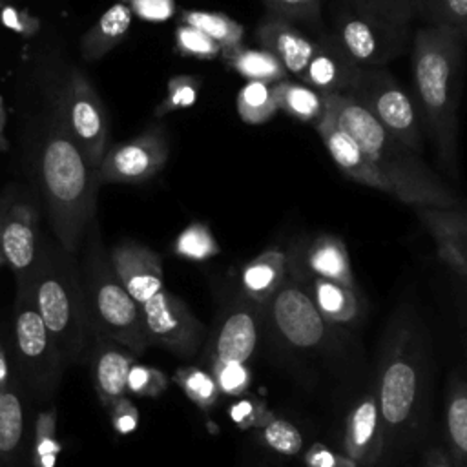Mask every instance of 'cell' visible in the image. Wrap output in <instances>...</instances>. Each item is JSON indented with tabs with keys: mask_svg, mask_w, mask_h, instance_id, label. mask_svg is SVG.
Returning a JSON list of instances; mask_svg holds the SVG:
<instances>
[{
	"mask_svg": "<svg viewBox=\"0 0 467 467\" xmlns=\"http://www.w3.org/2000/svg\"><path fill=\"white\" fill-rule=\"evenodd\" d=\"M175 47L184 57H193V58H202V60H212V58L221 57V46L215 40H212L208 35H204L202 31H199L188 24L177 26Z\"/></svg>",
	"mask_w": 467,
	"mask_h": 467,
	"instance_id": "74e56055",
	"label": "cell"
},
{
	"mask_svg": "<svg viewBox=\"0 0 467 467\" xmlns=\"http://www.w3.org/2000/svg\"><path fill=\"white\" fill-rule=\"evenodd\" d=\"M288 275V254L270 246L250 259L239 275L241 294L257 305H265Z\"/></svg>",
	"mask_w": 467,
	"mask_h": 467,
	"instance_id": "484cf974",
	"label": "cell"
},
{
	"mask_svg": "<svg viewBox=\"0 0 467 467\" xmlns=\"http://www.w3.org/2000/svg\"><path fill=\"white\" fill-rule=\"evenodd\" d=\"M168 376L151 365L135 363L128 374V394L159 398L168 389Z\"/></svg>",
	"mask_w": 467,
	"mask_h": 467,
	"instance_id": "ab89813d",
	"label": "cell"
},
{
	"mask_svg": "<svg viewBox=\"0 0 467 467\" xmlns=\"http://www.w3.org/2000/svg\"><path fill=\"white\" fill-rule=\"evenodd\" d=\"M109 259L120 283L139 306L164 288L162 259L150 246L124 239L111 246Z\"/></svg>",
	"mask_w": 467,
	"mask_h": 467,
	"instance_id": "d6986e66",
	"label": "cell"
},
{
	"mask_svg": "<svg viewBox=\"0 0 467 467\" xmlns=\"http://www.w3.org/2000/svg\"><path fill=\"white\" fill-rule=\"evenodd\" d=\"M462 40L440 27L423 26L414 35L412 77L423 130L432 140L440 166L458 177V100Z\"/></svg>",
	"mask_w": 467,
	"mask_h": 467,
	"instance_id": "3957f363",
	"label": "cell"
},
{
	"mask_svg": "<svg viewBox=\"0 0 467 467\" xmlns=\"http://www.w3.org/2000/svg\"><path fill=\"white\" fill-rule=\"evenodd\" d=\"M78 252L80 285L93 328L135 358L140 356L150 347L142 316L111 265L97 217L89 223Z\"/></svg>",
	"mask_w": 467,
	"mask_h": 467,
	"instance_id": "8992f818",
	"label": "cell"
},
{
	"mask_svg": "<svg viewBox=\"0 0 467 467\" xmlns=\"http://www.w3.org/2000/svg\"><path fill=\"white\" fill-rule=\"evenodd\" d=\"M359 71L361 66H358L330 35H325L317 38L316 51L299 75V82L317 89L323 95H347Z\"/></svg>",
	"mask_w": 467,
	"mask_h": 467,
	"instance_id": "7402d4cb",
	"label": "cell"
},
{
	"mask_svg": "<svg viewBox=\"0 0 467 467\" xmlns=\"http://www.w3.org/2000/svg\"><path fill=\"white\" fill-rule=\"evenodd\" d=\"M133 13L126 2L108 7L93 27L82 36L80 49L86 60H99L108 55L130 31Z\"/></svg>",
	"mask_w": 467,
	"mask_h": 467,
	"instance_id": "83f0119b",
	"label": "cell"
},
{
	"mask_svg": "<svg viewBox=\"0 0 467 467\" xmlns=\"http://www.w3.org/2000/svg\"><path fill=\"white\" fill-rule=\"evenodd\" d=\"M170 144L164 128L151 126L137 137L106 150L99 168V184H142L166 164Z\"/></svg>",
	"mask_w": 467,
	"mask_h": 467,
	"instance_id": "5bb4252c",
	"label": "cell"
},
{
	"mask_svg": "<svg viewBox=\"0 0 467 467\" xmlns=\"http://www.w3.org/2000/svg\"><path fill=\"white\" fill-rule=\"evenodd\" d=\"M423 20L454 33L462 42L467 40V0H427Z\"/></svg>",
	"mask_w": 467,
	"mask_h": 467,
	"instance_id": "d590c367",
	"label": "cell"
},
{
	"mask_svg": "<svg viewBox=\"0 0 467 467\" xmlns=\"http://www.w3.org/2000/svg\"><path fill=\"white\" fill-rule=\"evenodd\" d=\"M212 376L217 383V389L221 394L226 396H241L248 390L252 383L250 368L244 363H212Z\"/></svg>",
	"mask_w": 467,
	"mask_h": 467,
	"instance_id": "60d3db41",
	"label": "cell"
},
{
	"mask_svg": "<svg viewBox=\"0 0 467 467\" xmlns=\"http://www.w3.org/2000/svg\"><path fill=\"white\" fill-rule=\"evenodd\" d=\"M414 212L432 235L440 259L467 277V206L460 201L451 208L418 206Z\"/></svg>",
	"mask_w": 467,
	"mask_h": 467,
	"instance_id": "44dd1931",
	"label": "cell"
},
{
	"mask_svg": "<svg viewBox=\"0 0 467 467\" xmlns=\"http://www.w3.org/2000/svg\"><path fill=\"white\" fill-rule=\"evenodd\" d=\"M374 2L410 24L416 18H423V11L427 4V0H374Z\"/></svg>",
	"mask_w": 467,
	"mask_h": 467,
	"instance_id": "7dc6e473",
	"label": "cell"
},
{
	"mask_svg": "<svg viewBox=\"0 0 467 467\" xmlns=\"http://www.w3.org/2000/svg\"><path fill=\"white\" fill-rule=\"evenodd\" d=\"M418 467H451L443 445H431L423 451L421 462Z\"/></svg>",
	"mask_w": 467,
	"mask_h": 467,
	"instance_id": "c3c4849f",
	"label": "cell"
},
{
	"mask_svg": "<svg viewBox=\"0 0 467 467\" xmlns=\"http://www.w3.org/2000/svg\"><path fill=\"white\" fill-rule=\"evenodd\" d=\"M288 275H292L310 296L317 312L330 325H354L361 316L358 288H348L334 281L306 274L288 261Z\"/></svg>",
	"mask_w": 467,
	"mask_h": 467,
	"instance_id": "cb8c5ba5",
	"label": "cell"
},
{
	"mask_svg": "<svg viewBox=\"0 0 467 467\" xmlns=\"http://www.w3.org/2000/svg\"><path fill=\"white\" fill-rule=\"evenodd\" d=\"M13 378H15V372H13V367H11V361H9L5 339L0 337V392L9 387Z\"/></svg>",
	"mask_w": 467,
	"mask_h": 467,
	"instance_id": "681fc988",
	"label": "cell"
},
{
	"mask_svg": "<svg viewBox=\"0 0 467 467\" xmlns=\"http://www.w3.org/2000/svg\"><path fill=\"white\" fill-rule=\"evenodd\" d=\"M230 416L241 427H248V425L265 427L274 420V416L268 410H265V407H261L252 400H239L237 403H234L230 409Z\"/></svg>",
	"mask_w": 467,
	"mask_h": 467,
	"instance_id": "ee69618b",
	"label": "cell"
},
{
	"mask_svg": "<svg viewBox=\"0 0 467 467\" xmlns=\"http://www.w3.org/2000/svg\"><path fill=\"white\" fill-rule=\"evenodd\" d=\"M60 443L57 438V407H40L33 420L31 463L33 467H55Z\"/></svg>",
	"mask_w": 467,
	"mask_h": 467,
	"instance_id": "1f68e13d",
	"label": "cell"
},
{
	"mask_svg": "<svg viewBox=\"0 0 467 467\" xmlns=\"http://www.w3.org/2000/svg\"><path fill=\"white\" fill-rule=\"evenodd\" d=\"M15 303L9 332L4 337L15 378L33 403L47 407L60 387L66 365L44 325L31 294L29 281L15 283Z\"/></svg>",
	"mask_w": 467,
	"mask_h": 467,
	"instance_id": "52a82bcc",
	"label": "cell"
},
{
	"mask_svg": "<svg viewBox=\"0 0 467 467\" xmlns=\"http://www.w3.org/2000/svg\"><path fill=\"white\" fill-rule=\"evenodd\" d=\"M124 2H128V0H124Z\"/></svg>",
	"mask_w": 467,
	"mask_h": 467,
	"instance_id": "f5cc1de1",
	"label": "cell"
},
{
	"mask_svg": "<svg viewBox=\"0 0 467 467\" xmlns=\"http://www.w3.org/2000/svg\"><path fill=\"white\" fill-rule=\"evenodd\" d=\"M38 208L31 195L9 188L0 197V250L15 283L29 281L40 250Z\"/></svg>",
	"mask_w": 467,
	"mask_h": 467,
	"instance_id": "7c38bea8",
	"label": "cell"
},
{
	"mask_svg": "<svg viewBox=\"0 0 467 467\" xmlns=\"http://www.w3.org/2000/svg\"><path fill=\"white\" fill-rule=\"evenodd\" d=\"M97 170L57 119L38 151V181L57 243L77 255L97 217Z\"/></svg>",
	"mask_w": 467,
	"mask_h": 467,
	"instance_id": "277c9868",
	"label": "cell"
},
{
	"mask_svg": "<svg viewBox=\"0 0 467 467\" xmlns=\"http://www.w3.org/2000/svg\"><path fill=\"white\" fill-rule=\"evenodd\" d=\"M261 308L263 321L288 350L314 354L330 348L336 341L334 325L317 312L310 296L292 275H286L285 283Z\"/></svg>",
	"mask_w": 467,
	"mask_h": 467,
	"instance_id": "9c48e42d",
	"label": "cell"
},
{
	"mask_svg": "<svg viewBox=\"0 0 467 467\" xmlns=\"http://www.w3.org/2000/svg\"><path fill=\"white\" fill-rule=\"evenodd\" d=\"M325 102L327 113L356 140L383 181L385 193L414 208H451L460 202L452 188L423 162L421 155L381 126L356 99L330 93L325 95Z\"/></svg>",
	"mask_w": 467,
	"mask_h": 467,
	"instance_id": "7a4b0ae2",
	"label": "cell"
},
{
	"mask_svg": "<svg viewBox=\"0 0 467 467\" xmlns=\"http://www.w3.org/2000/svg\"><path fill=\"white\" fill-rule=\"evenodd\" d=\"M348 97L418 155L423 153V122L416 102L385 67H361Z\"/></svg>",
	"mask_w": 467,
	"mask_h": 467,
	"instance_id": "30bf717a",
	"label": "cell"
},
{
	"mask_svg": "<svg viewBox=\"0 0 467 467\" xmlns=\"http://www.w3.org/2000/svg\"><path fill=\"white\" fill-rule=\"evenodd\" d=\"M201 84H202V78L195 77V75H177V77H171L168 80L166 97L157 106L155 115L162 117L166 113L190 108L197 100V97H199Z\"/></svg>",
	"mask_w": 467,
	"mask_h": 467,
	"instance_id": "8d00e7d4",
	"label": "cell"
},
{
	"mask_svg": "<svg viewBox=\"0 0 467 467\" xmlns=\"http://www.w3.org/2000/svg\"><path fill=\"white\" fill-rule=\"evenodd\" d=\"M31 403L16 378L0 392V467H33Z\"/></svg>",
	"mask_w": 467,
	"mask_h": 467,
	"instance_id": "2e32d148",
	"label": "cell"
},
{
	"mask_svg": "<svg viewBox=\"0 0 467 467\" xmlns=\"http://www.w3.org/2000/svg\"><path fill=\"white\" fill-rule=\"evenodd\" d=\"M137 16L148 22H162L168 20L175 11L173 0H128L126 2Z\"/></svg>",
	"mask_w": 467,
	"mask_h": 467,
	"instance_id": "f6af8a7d",
	"label": "cell"
},
{
	"mask_svg": "<svg viewBox=\"0 0 467 467\" xmlns=\"http://www.w3.org/2000/svg\"><path fill=\"white\" fill-rule=\"evenodd\" d=\"M270 15L285 20H301L306 24H321V0H261Z\"/></svg>",
	"mask_w": 467,
	"mask_h": 467,
	"instance_id": "b9f144b4",
	"label": "cell"
},
{
	"mask_svg": "<svg viewBox=\"0 0 467 467\" xmlns=\"http://www.w3.org/2000/svg\"><path fill=\"white\" fill-rule=\"evenodd\" d=\"M139 310L150 345L162 347L179 358L197 354L204 339V327L179 296L162 288Z\"/></svg>",
	"mask_w": 467,
	"mask_h": 467,
	"instance_id": "4fadbf2b",
	"label": "cell"
},
{
	"mask_svg": "<svg viewBox=\"0 0 467 467\" xmlns=\"http://www.w3.org/2000/svg\"><path fill=\"white\" fill-rule=\"evenodd\" d=\"M173 381L181 387L186 398L202 410H210L221 396L213 376L201 367L177 368V372L173 374Z\"/></svg>",
	"mask_w": 467,
	"mask_h": 467,
	"instance_id": "836d02e7",
	"label": "cell"
},
{
	"mask_svg": "<svg viewBox=\"0 0 467 467\" xmlns=\"http://www.w3.org/2000/svg\"><path fill=\"white\" fill-rule=\"evenodd\" d=\"M305 467H356V463L345 454H337L332 449L316 443L305 454Z\"/></svg>",
	"mask_w": 467,
	"mask_h": 467,
	"instance_id": "bcb514c9",
	"label": "cell"
},
{
	"mask_svg": "<svg viewBox=\"0 0 467 467\" xmlns=\"http://www.w3.org/2000/svg\"><path fill=\"white\" fill-rule=\"evenodd\" d=\"M327 151L330 153L332 161L337 164V168L352 181L376 188V190H385L383 181L379 179V175L374 171V168L368 164V161L365 159L361 148L356 144V140L343 131L334 120L332 117L327 113L323 117V120L316 126Z\"/></svg>",
	"mask_w": 467,
	"mask_h": 467,
	"instance_id": "d4e9b609",
	"label": "cell"
},
{
	"mask_svg": "<svg viewBox=\"0 0 467 467\" xmlns=\"http://www.w3.org/2000/svg\"><path fill=\"white\" fill-rule=\"evenodd\" d=\"M259 440L274 452L285 454V456H294L303 447L301 432L290 421L277 420V418H274L270 423L263 427Z\"/></svg>",
	"mask_w": 467,
	"mask_h": 467,
	"instance_id": "f35d334b",
	"label": "cell"
},
{
	"mask_svg": "<svg viewBox=\"0 0 467 467\" xmlns=\"http://www.w3.org/2000/svg\"><path fill=\"white\" fill-rule=\"evenodd\" d=\"M272 93L277 109H283L290 117L317 126L327 115L325 95L299 80H279L272 84Z\"/></svg>",
	"mask_w": 467,
	"mask_h": 467,
	"instance_id": "f1b7e54d",
	"label": "cell"
},
{
	"mask_svg": "<svg viewBox=\"0 0 467 467\" xmlns=\"http://www.w3.org/2000/svg\"><path fill=\"white\" fill-rule=\"evenodd\" d=\"M235 104L239 119L250 126H261L274 119V115L279 111L272 93V86L255 80H248L237 91Z\"/></svg>",
	"mask_w": 467,
	"mask_h": 467,
	"instance_id": "d6a6232c",
	"label": "cell"
},
{
	"mask_svg": "<svg viewBox=\"0 0 467 467\" xmlns=\"http://www.w3.org/2000/svg\"><path fill=\"white\" fill-rule=\"evenodd\" d=\"M255 35L261 47L270 51L283 64L286 73H292L296 78H299L306 67L317 44V38L312 40L292 22L275 15L265 16Z\"/></svg>",
	"mask_w": 467,
	"mask_h": 467,
	"instance_id": "603a6c76",
	"label": "cell"
},
{
	"mask_svg": "<svg viewBox=\"0 0 467 467\" xmlns=\"http://www.w3.org/2000/svg\"><path fill=\"white\" fill-rule=\"evenodd\" d=\"M181 24H188L208 35L221 46V51L243 44L244 38V27L224 13L184 9L181 13Z\"/></svg>",
	"mask_w": 467,
	"mask_h": 467,
	"instance_id": "4dcf8cb0",
	"label": "cell"
},
{
	"mask_svg": "<svg viewBox=\"0 0 467 467\" xmlns=\"http://www.w3.org/2000/svg\"><path fill=\"white\" fill-rule=\"evenodd\" d=\"M7 139H5V108H4V100L0 97V150H7Z\"/></svg>",
	"mask_w": 467,
	"mask_h": 467,
	"instance_id": "f907efd6",
	"label": "cell"
},
{
	"mask_svg": "<svg viewBox=\"0 0 467 467\" xmlns=\"http://www.w3.org/2000/svg\"><path fill=\"white\" fill-rule=\"evenodd\" d=\"M263 323L261 305L250 301L243 294L232 301L219 316L210 336L206 358L212 363H246L259 341Z\"/></svg>",
	"mask_w": 467,
	"mask_h": 467,
	"instance_id": "9a60e30c",
	"label": "cell"
},
{
	"mask_svg": "<svg viewBox=\"0 0 467 467\" xmlns=\"http://www.w3.org/2000/svg\"><path fill=\"white\" fill-rule=\"evenodd\" d=\"M4 265V257H2V250H0V266Z\"/></svg>",
	"mask_w": 467,
	"mask_h": 467,
	"instance_id": "816d5d0a",
	"label": "cell"
},
{
	"mask_svg": "<svg viewBox=\"0 0 467 467\" xmlns=\"http://www.w3.org/2000/svg\"><path fill=\"white\" fill-rule=\"evenodd\" d=\"M343 454L356 467H379L385 451V431L374 387L350 409L343 431Z\"/></svg>",
	"mask_w": 467,
	"mask_h": 467,
	"instance_id": "e0dca14e",
	"label": "cell"
},
{
	"mask_svg": "<svg viewBox=\"0 0 467 467\" xmlns=\"http://www.w3.org/2000/svg\"><path fill=\"white\" fill-rule=\"evenodd\" d=\"M29 286L66 368L84 363L86 348L97 330L86 308L77 255L64 250L57 239H42Z\"/></svg>",
	"mask_w": 467,
	"mask_h": 467,
	"instance_id": "5b68a950",
	"label": "cell"
},
{
	"mask_svg": "<svg viewBox=\"0 0 467 467\" xmlns=\"http://www.w3.org/2000/svg\"><path fill=\"white\" fill-rule=\"evenodd\" d=\"M286 254L288 261L306 274L334 281L348 288H358L347 244L337 235L319 234L301 246H292L286 250Z\"/></svg>",
	"mask_w": 467,
	"mask_h": 467,
	"instance_id": "ffe728a7",
	"label": "cell"
},
{
	"mask_svg": "<svg viewBox=\"0 0 467 467\" xmlns=\"http://www.w3.org/2000/svg\"><path fill=\"white\" fill-rule=\"evenodd\" d=\"M173 252L190 261H206L215 257L221 248L212 230L204 223H190L175 239Z\"/></svg>",
	"mask_w": 467,
	"mask_h": 467,
	"instance_id": "e575fe53",
	"label": "cell"
},
{
	"mask_svg": "<svg viewBox=\"0 0 467 467\" xmlns=\"http://www.w3.org/2000/svg\"><path fill=\"white\" fill-rule=\"evenodd\" d=\"M108 412H109L113 431L120 436L131 434L139 425V409L130 400V396H122V398L115 400L109 405Z\"/></svg>",
	"mask_w": 467,
	"mask_h": 467,
	"instance_id": "7bdbcfd3",
	"label": "cell"
},
{
	"mask_svg": "<svg viewBox=\"0 0 467 467\" xmlns=\"http://www.w3.org/2000/svg\"><path fill=\"white\" fill-rule=\"evenodd\" d=\"M58 120L97 170L106 153L109 124L97 89L78 69L69 71L60 91Z\"/></svg>",
	"mask_w": 467,
	"mask_h": 467,
	"instance_id": "8fae6325",
	"label": "cell"
},
{
	"mask_svg": "<svg viewBox=\"0 0 467 467\" xmlns=\"http://www.w3.org/2000/svg\"><path fill=\"white\" fill-rule=\"evenodd\" d=\"M84 363L89 367L99 403L106 410L115 400L130 396L128 374L137 361L128 348L109 339L108 336L95 332L86 348Z\"/></svg>",
	"mask_w": 467,
	"mask_h": 467,
	"instance_id": "ac0fdd59",
	"label": "cell"
},
{
	"mask_svg": "<svg viewBox=\"0 0 467 467\" xmlns=\"http://www.w3.org/2000/svg\"><path fill=\"white\" fill-rule=\"evenodd\" d=\"M443 449L451 467H467V379L452 374L443 401Z\"/></svg>",
	"mask_w": 467,
	"mask_h": 467,
	"instance_id": "4316f807",
	"label": "cell"
},
{
	"mask_svg": "<svg viewBox=\"0 0 467 467\" xmlns=\"http://www.w3.org/2000/svg\"><path fill=\"white\" fill-rule=\"evenodd\" d=\"M431 354L425 327L414 308L400 306L385 330L374 392L385 431L387 460L400 458L423 436L429 414Z\"/></svg>",
	"mask_w": 467,
	"mask_h": 467,
	"instance_id": "6da1fadb",
	"label": "cell"
},
{
	"mask_svg": "<svg viewBox=\"0 0 467 467\" xmlns=\"http://www.w3.org/2000/svg\"><path fill=\"white\" fill-rule=\"evenodd\" d=\"M221 58L230 69H234L246 80L265 82L272 86L279 80L288 78L283 64L263 47H246L239 44L235 47L223 49Z\"/></svg>",
	"mask_w": 467,
	"mask_h": 467,
	"instance_id": "f546056e",
	"label": "cell"
},
{
	"mask_svg": "<svg viewBox=\"0 0 467 467\" xmlns=\"http://www.w3.org/2000/svg\"><path fill=\"white\" fill-rule=\"evenodd\" d=\"M330 36L361 67H383L409 44L410 22L374 0H339Z\"/></svg>",
	"mask_w": 467,
	"mask_h": 467,
	"instance_id": "ba28073f",
	"label": "cell"
}]
</instances>
